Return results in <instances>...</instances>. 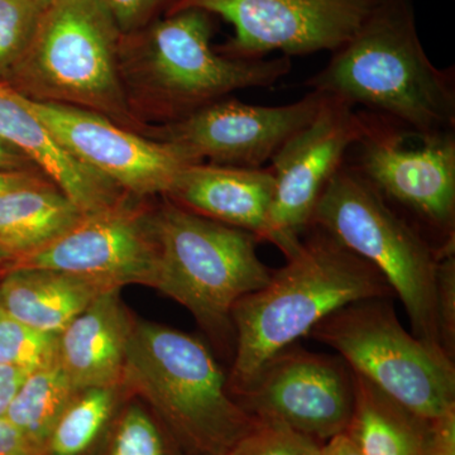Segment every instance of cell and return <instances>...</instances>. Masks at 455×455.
Returning <instances> with one entry per match:
<instances>
[{"instance_id": "6da1fadb", "label": "cell", "mask_w": 455, "mask_h": 455, "mask_svg": "<svg viewBox=\"0 0 455 455\" xmlns=\"http://www.w3.org/2000/svg\"><path fill=\"white\" fill-rule=\"evenodd\" d=\"M307 85L414 136L455 132L454 71L425 52L412 0H379Z\"/></svg>"}, {"instance_id": "7a4b0ae2", "label": "cell", "mask_w": 455, "mask_h": 455, "mask_svg": "<svg viewBox=\"0 0 455 455\" xmlns=\"http://www.w3.org/2000/svg\"><path fill=\"white\" fill-rule=\"evenodd\" d=\"M283 267L232 310L235 347L228 387L235 396L267 359L307 337L331 313L394 290L368 260L317 227L302 235Z\"/></svg>"}, {"instance_id": "3957f363", "label": "cell", "mask_w": 455, "mask_h": 455, "mask_svg": "<svg viewBox=\"0 0 455 455\" xmlns=\"http://www.w3.org/2000/svg\"><path fill=\"white\" fill-rule=\"evenodd\" d=\"M121 386L154 412L182 455H226L257 424L208 347L157 323L134 319Z\"/></svg>"}, {"instance_id": "277c9868", "label": "cell", "mask_w": 455, "mask_h": 455, "mask_svg": "<svg viewBox=\"0 0 455 455\" xmlns=\"http://www.w3.org/2000/svg\"><path fill=\"white\" fill-rule=\"evenodd\" d=\"M103 0H55L7 83L41 103L79 108L140 130L119 71L121 37Z\"/></svg>"}, {"instance_id": "5b68a950", "label": "cell", "mask_w": 455, "mask_h": 455, "mask_svg": "<svg viewBox=\"0 0 455 455\" xmlns=\"http://www.w3.org/2000/svg\"><path fill=\"white\" fill-rule=\"evenodd\" d=\"M158 243L155 290L190 311L200 328L235 355L232 310L271 278L252 233L185 211L166 199L154 209Z\"/></svg>"}, {"instance_id": "8992f818", "label": "cell", "mask_w": 455, "mask_h": 455, "mask_svg": "<svg viewBox=\"0 0 455 455\" xmlns=\"http://www.w3.org/2000/svg\"><path fill=\"white\" fill-rule=\"evenodd\" d=\"M211 40L209 14L197 9L154 23L143 50L119 66L128 100L172 123L236 90L275 85L291 71L289 56L235 59L217 52Z\"/></svg>"}, {"instance_id": "52a82bcc", "label": "cell", "mask_w": 455, "mask_h": 455, "mask_svg": "<svg viewBox=\"0 0 455 455\" xmlns=\"http://www.w3.org/2000/svg\"><path fill=\"white\" fill-rule=\"evenodd\" d=\"M310 227L325 230L379 269L403 302L411 333L442 348L439 269L455 251L431 243L347 161L320 196Z\"/></svg>"}, {"instance_id": "ba28073f", "label": "cell", "mask_w": 455, "mask_h": 455, "mask_svg": "<svg viewBox=\"0 0 455 455\" xmlns=\"http://www.w3.org/2000/svg\"><path fill=\"white\" fill-rule=\"evenodd\" d=\"M307 337L331 347L353 372L415 414L439 420L455 412L454 359L407 331L392 299L352 302Z\"/></svg>"}, {"instance_id": "9c48e42d", "label": "cell", "mask_w": 455, "mask_h": 455, "mask_svg": "<svg viewBox=\"0 0 455 455\" xmlns=\"http://www.w3.org/2000/svg\"><path fill=\"white\" fill-rule=\"evenodd\" d=\"M364 132L348 163L388 205L445 252L455 251V132L416 137L363 112Z\"/></svg>"}, {"instance_id": "30bf717a", "label": "cell", "mask_w": 455, "mask_h": 455, "mask_svg": "<svg viewBox=\"0 0 455 455\" xmlns=\"http://www.w3.org/2000/svg\"><path fill=\"white\" fill-rule=\"evenodd\" d=\"M233 397L257 421L283 424L325 443L348 430L355 373L339 355L293 343L267 359Z\"/></svg>"}, {"instance_id": "8fae6325", "label": "cell", "mask_w": 455, "mask_h": 455, "mask_svg": "<svg viewBox=\"0 0 455 455\" xmlns=\"http://www.w3.org/2000/svg\"><path fill=\"white\" fill-rule=\"evenodd\" d=\"M323 97L315 116L284 140L271 158L275 191L266 242L276 245L283 256L309 229L320 196L366 125L363 112L339 99Z\"/></svg>"}, {"instance_id": "7c38bea8", "label": "cell", "mask_w": 455, "mask_h": 455, "mask_svg": "<svg viewBox=\"0 0 455 455\" xmlns=\"http://www.w3.org/2000/svg\"><path fill=\"white\" fill-rule=\"evenodd\" d=\"M379 0H178L167 14L197 9L232 25L221 50L235 59L269 53L307 55L335 50L355 35Z\"/></svg>"}, {"instance_id": "4fadbf2b", "label": "cell", "mask_w": 455, "mask_h": 455, "mask_svg": "<svg viewBox=\"0 0 455 455\" xmlns=\"http://www.w3.org/2000/svg\"><path fill=\"white\" fill-rule=\"evenodd\" d=\"M26 99L60 146L130 196H166L182 169L197 164L178 146L146 139L97 113Z\"/></svg>"}, {"instance_id": "5bb4252c", "label": "cell", "mask_w": 455, "mask_h": 455, "mask_svg": "<svg viewBox=\"0 0 455 455\" xmlns=\"http://www.w3.org/2000/svg\"><path fill=\"white\" fill-rule=\"evenodd\" d=\"M323 100L316 92L276 107L253 106L227 97L149 134L178 146L194 163L259 169L284 140L315 116Z\"/></svg>"}, {"instance_id": "9a60e30c", "label": "cell", "mask_w": 455, "mask_h": 455, "mask_svg": "<svg viewBox=\"0 0 455 455\" xmlns=\"http://www.w3.org/2000/svg\"><path fill=\"white\" fill-rule=\"evenodd\" d=\"M128 200L88 215L52 243L13 260L8 269H57L104 278L121 287L142 284L155 289L160 256L154 209Z\"/></svg>"}, {"instance_id": "2e32d148", "label": "cell", "mask_w": 455, "mask_h": 455, "mask_svg": "<svg viewBox=\"0 0 455 455\" xmlns=\"http://www.w3.org/2000/svg\"><path fill=\"white\" fill-rule=\"evenodd\" d=\"M0 140L16 147L84 215H95L130 199L121 188L88 169L60 146L27 103L0 79Z\"/></svg>"}, {"instance_id": "e0dca14e", "label": "cell", "mask_w": 455, "mask_h": 455, "mask_svg": "<svg viewBox=\"0 0 455 455\" xmlns=\"http://www.w3.org/2000/svg\"><path fill=\"white\" fill-rule=\"evenodd\" d=\"M274 191L271 169L197 163L182 169L164 197L185 211L266 242Z\"/></svg>"}, {"instance_id": "ac0fdd59", "label": "cell", "mask_w": 455, "mask_h": 455, "mask_svg": "<svg viewBox=\"0 0 455 455\" xmlns=\"http://www.w3.org/2000/svg\"><path fill=\"white\" fill-rule=\"evenodd\" d=\"M353 373L355 411L346 433L361 455H455V414L430 420Z\"/></svg>"}, {"instance_id": "d6986e66", "label": "cell", "mask_w": 455, "mask_h": 455, "mask_svg": "<svg viewBox=\"0 0 455 455\" xmlns=\"http://www.w3.org/2000/svg\"><path fill=\"white\" fill-rule=\"evenodd\" d=\"M121 290L101 295L59 334L57 363L77 391L121 386L134 324Z\"/></svg>"}, {"instance_id": "ffe728a7", "label": "cell", "mask_w": 455, "mask_h": 455, "mask_svg": "<svg viewBox=\"0 0 455 455\" xmlns=\"http://www.w3.org/2000/svg\"><path fill=\"white\" fill-rule=\"evenodd\" d=\"M122 289L104 278L47 268H9L0 276V305L25 324L60 334L98 298Z\"/></svg>"}, {"instance_id": "44dd1931", "label": "cell", "mask_w": 455, "mask_h": 455, "mask_svg": "<svg viewBox=\"0 0 455 455\" xmlns=\"http://www.w3.org/2000/svg\"><path fill=\"white\" fill-rule=\"evenodd\" d=\"M86 215L49 179L0 194V248L13 260L46 247Z\"/></svg>"}, {"instance_id": "7402d4cb", "label": "cell", "mask_w": 455, "mask_h": 455, "mask_svg": "<svg viewBox=\"0 0 455 455\" xmlns=\"http://www.w3.org/2000/svg\"><path fill=\"white\" fill-rule=\"evenodd\" d=\"M130 398L122 386L77 391L50 431L44 455H97Z\"/></svg>"}, {"instance_id": "603a6c76", "label": "cell", "mask_w": 455, "mask_h": 455, "mask_svg": "<svg viewBox=\"0 0 455 455\" xmlns=\"http://www.w3.org/2000/svg\"><path fill=\"white\" fill-rule=\"evenodd\" d=\"M76 392L68 374L56 362L27 374L4 419L27 438L44 447L57 419Z\"/></svg>"}, {"instance_id": "cb8c5ba5", "label": "cell", "mask_w": 455, "mask_h": 455, "mask_svg": "<svg viewBox=\"0 0 455 455\" xmlns=\"http://www.w3.org/2000/svg\"><path fill=\"white\" fill-rule=\"evenodd\" d=\"M97 455H182L154 412L131 397L108 433Z\"/></svg>"}, {"instance_id": "d4e9b609", "label": "cell", "mask_w": 455, "mask_h": 455, "mask_svg": "<svg viewBox=\"0 0 455 455\" xmlns=\"http://www.w3.org/2000/svg\"><path fill=\"white\" fill-rule=\"evenodd\" d=\"M59 334L38 331L7 315L0 316V364L31 373L57 362Z\"/></svg>"}, {"instance_id": "484cf974", "label": "cell", "mask_w": 455, "mask_h": 455, "mask_svg": "<svg viewBox=\"0 0 455 455\" xmlns=\"http://www.w3.org/2000/svg\"><path fill=\"white\" fill-rule=\"evenodd\" d=\"M317 440L272 421H257L226 455H320Z\"/></svg>"}, {"instance_id": "4316f807", "label": "cell", "mask_w": 455, "mask_h": 455, "mask_svg": "<svg viewBox=\"0 0 455 455\" xmlns=\"http://www.w3.org/2000/svg\"><path fill=\"white\" fill-rule=\"evenodd\" d=\"M41 14L28 0H0V75L25 53Z\"/></svg>"}, {"instance_id": "83f0119b", "label": "cell", "mask_w": 455, "mask_h": 455, "mask_svg": "<svg viewBox=\"0 0 455 455\" xmlns=\"http://www.w3.org/2000/svg\"><path fill=\"white\" fill-rule=\"evenodd\" d=\"M122 36L133 35L151 25L161 12L175 4L178 0H103Z\"/></svg>"}, {"instance_id": "f1b7e54d", "label": "cell", "mask_w": 455, "mask_h": 455, "mask_svg": "<svg viewBox=\"0 0 455 455\" xmlns=\"http://www.w3.org/2000/svg\"><path fill=\"white\" fill-rule=\"evenodd\" d=\"M438 314L442 348L449 357H455V253L448 254L440 263Z\"/></svg>"}, {"instance_id": "f546056e", "label": "cell", "mask_w": 455, "mask_h": 455, "mask_svg": "<svg viewBox=\"0 0 455 455\" xmlns=\"http://www.w3.org/2000/svg\"><path fill=\"white\" fill-rule=\"evenodd\" d=\"M0 455H44V451L5 419H0Z\"/></svg>"}, {"instance_id": "4dcf8cb0", "label": "cell", "mask_w": 455, "mask_h": 455, "mask_svg": "<svg viewBox=\"0 0 455 455\" xmlns=\"http://www.w3.org/2000/svg\"><path fill=\"white\" fill-rule=\"evenodd\" d=\"M28 372L18 368L0 364V419H4L12 400L16 396L18 388L25 381Z\"/></svg>"}, {"instance_id": "1f68e13d", "label": "cell", "mask_w": 455, "mask_h": 455, "mask_svg": "<svg viewBox=\"0 0 455 455\" xmlns=\"http://www.w3.org/2000/svg\"><path fill=\"white\" fill-rule=\"evenodd\" d=\"M38 170L27 156L18 151L16 147L0 140V171H36Z\"/></svg>"}, {"instance_id": "d6a6232c", "label": "cell", "mask_w": 455, "mask_h": 455, "mask_svg": "<svg viewBox=\"0 0 455 455\" xmlns=\"http://www.w3.org/2000/svg\"><path fill=\"white\" fill-rule=\"evenodd\" d=\"M320 455H361V453L348 434L343 433L325 442L320 449Z\"/></svg>"}, {"instance_id": "836d02e7", "label": "cell", "mask_w": 455, "mask_h": 455, "mask_svg": "<svg viewBox=\"0 0 455 455\" xmlns=\"http://www.w3.org/2000/svg\"><path fill=\"white\" fill-rule=\"evenodd\" d=\"M40 179L35 171H0V194Z\"/></svg>"}, {"instance_id": "e575fe53", "label": "cell", "mask_w": 455, "mask_h": 455, "mask_svg": "<svg viewBox=\"0 0 455 455\" xmlns=\"http://www.w3.org/2000/svg\"><path fill=\"white\" fill-rule=\"evenodd\" d=\"M12 262H13L12 256H9L5 251H3L2 248H0V276L7 271Z\"/></svg>"}, {"instance_id": "d590c367", "label": "cell", "mask_w": 455, "mask_h": 455, "mask_svg": "<svg viewBox=\"0 0 455 455\" xmlns=\"http://www.w3.org/2000/svg\"><path fill=\"white\" fill-rule=\"evenodd\" d=\"M28 2L32 3L35 7L40 9L41 12H44L46 11L55 0H28Z\"/></svg>"}, {"instance_id": "8d00e7d4", "label": "cell", "mask_w": 455, "mask_h": 455, "mask_svg": "<svg viewBox=\"0 0 455 455\" xmlns=\"http://www.w3.org/2000/svg\"><path fill=\"white\" fill-rule=\"evenodd\" d=\"M2 314H3V309H2V305H0V316H2Z\"/></svg>"}]
</instances>
